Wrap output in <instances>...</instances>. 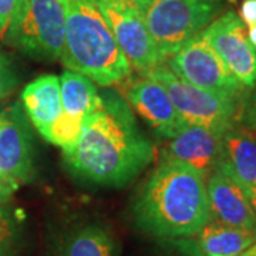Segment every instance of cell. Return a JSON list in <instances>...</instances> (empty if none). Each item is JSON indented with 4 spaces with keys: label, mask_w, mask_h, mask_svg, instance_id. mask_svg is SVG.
I'll return each mask as SVG.
<instances>
[{
    "label": "cell",
    "mask_w": 256,
    "mask_h": 256,
    "mask_svg": "<svg viewBox=\"0 0 256 256\" xmlns=\"http://www.w3.org/2000/svg\"><path fill=\"white\" fill-rule=\"evenodd\" d=\"M166 60V66L178 77L205 92L240 98L248 90L226 68L201 33Z\"/></svg>",
    "instance_id": "7"
},
{
    "label": "cell",
    "mask_w": 256,
    "mask_h": 256,
    "mask_svg": "<svg viewBox=\"0 0 256 256\" xmlns=\"http://www.w3.org/2000/svg\"><path fill=\"white\" fill-rule=\"evenodd\" d=\"M206 180L210 218L230 226L256 230V214L246 192L218 168Z\"/></svg>",
    "instance_id": "12"
},
{
    "label": "cell",
    "mask_w": 256,
    "mask_h": 256,
    "mask_svg": "<svg viewBox=\"0 0 256 256\" xmlns=\"http://www.w3.org/2000/svg\"><path fill=\"white\" fill-rule=\"evenodd\" d=\"M122 98L137 111L158 136L164 138L175 137L184 127L185 120L175 110L168 94L158 82L141 74L140 77H127L118 82Z\"/></svg>",
    "instance_id": "11"
},
{
    "label": "cell",
    "mask_w": 256,
    "mask_h": 256,
    "mask_svg": "<svg viewBox=\"0 0 256 256\" xmlns=\"http://www.w3.org/2000/svg\"><path fill=\"white\" fill-rule=\"evenodd\" d=\"M60 60L67 70L90 77L100 86H112L131 76L96 0H66V30Z\"/></svg>",
    "instance_id": "3"
},
{
    "label": "cell",
    "mask_w": 256,
    "mask_h": 256,
    "mask_svg": "<svg viewBox=\"0 0 256 256\" xmlns=\"http://www.w3.org/2000/svg\"><path fill=\"white\" fill-rule=\"evenodd\" d=\"M23 224L12 206L0 205V256H18Z\"/></svg>",
    "instance_id": "19"
},
{
    "label": "cell",
    "mask_w": 256,
    "mask_h": 256,
    "mask_svg": "<svg viewBox=\"0 0 256 256\" xmlns=\"http://www.w3.org/2000/svg\"><path fill=\"white\" fill-rule=\"evenodd\" d=\"M18 0H0V38H4Z\"/></svg>",
    "instance_id": "23"
},
{
    "label": "cell",
    "mask_w": 256,
    "mask_h": 256,
    "mask_svg": "<svg viewBox=\"0 0 256 256\" xmlns=\"http://www.w3.org/2000/svg\"><path fill=\"white\" fill-rule=\"evenodd\" d=\"M162 86L175 110L192 126H201L222 136L236 127L239 100L205 92L182 80L166 66L160 64L144 74Z\"/></svg>",
    "instance_id": "6"
},
{
    "label": "cell",
    "mask_w": 256,
    "mask_h": 256,
    "mask_svg": "<svg viewBox=\"0 0 256 256\" xmlns=\"http://www.w3.org/2000/svg\"><path fill=\"white\" fill-rule=\"evenodd\" d=\"M206 180L190 165L161 158L132 204L138 228L151 236H195L210 220Z\"/></svg>",
    "instance_id": "2"
},
{
    "label": "cell",
    "mask_w": 256,
    "mask_h": 256,
    "mask_svg": "<svg viewBox=\"0 0 256 256\" xmlns=\"http://www.w3.org/2000/svg\"><path fill=\"white\" fill-rule=\"evenodd\" d=\"M82 124H84L82 117L70 116L63 111L60 117L47 130L43 138L54 146H62L63 151H68L77 144L82 134Z\"/></svg>",
    "instance_id": "20"
},
{
    "label": "cell",
    "mask_w": 256,
    "mask_h": 256,
    "mask_svg": "<svg viewBox=\"0 0 256 256\" xmlns=\"http://www.w3.org/2000/svg\"><path fill=\"white\" fill-rule=\"evenodd\" d=\"M248 192L256 185V136L234 127L220 137L216 166Z\"/></svg>",
    "instance_id": "15"
},
{
    "label": "cell",
    "mask_w": 256,
    "mask_h": 256,
    "mask_svg": "<svg viewBox=\"0 0 256 256\" xmlns=\"http://www.w3.org/2000/svg\"><path fill=\"white\" fill-rule=\"evenodd\" d=\"M220 137L208 128L188 124L170 138L162 156L190 165L206 180L218 162Z\"/></svg>",
    "instance_id": "13"
},
{
    "label": "cell",
    "mask_w": 256,
    "mask_h": 256,
    "mask_svg": "<svg viewBox=\"0 0 256 256\" xmlns=\"http://www.w3.org/2000/svg\"><path fill=\"white\" fill-rule=\"evenodd\" d=\"M222 9V0H154L142 18L166 60L202 33Z\"/></svg>",
    "instance_id": "5"
},
{
    "label": "cell",
    "mask_w": 256,
    "mask_h": 256,
    "mask_svg": "<svg viewBox=\"0 0 256 256\" xmlns=\"http://www.w3.org/2000/svg\"><path fill=\"white\" fill-rule=\"evenodd\" d=\"M0 175L18 184L34 175L33 134L20 102L0 111Z\"/></svg>",
    "instance_id": "10"
},
{
    "label": "cell",
    "mask_w": 256,
    "mask_h": 256,
    "mask_svg": "<svg viewBox=\"0 0 256 256\" xmlns=\"http://www.w3.org/2000/svg\"><path fill=\"white\" fill-rule=\"evenodd\" d=\"M22 104L28 118L43 137L63 112L60 78L56 76H43L28 82L22 92Z\"/></svg>",
    "instance_id": "16"
},
{
    "label": "cell",
    "mask_w": 256,
    "mask_h": 256,
    "mask_svg": "<svg viewBox=\"0 0 256 256\" xmlns=\"http://www.w3.org/2000/svg\"><path fill=\"white\" fill-rule=\"evenodd\" d=\"M60 96L63 111L86 118L101 106V96L90 77L66 70L60 78Z\"/></svg>",
    "instance_id": "18"
},
{
    "label": "cell",
    "mask_w": 256,
    "mask_h": 256,
    "mask_svg": "<svg viewBox=\"0 0 256 256\" xmlns=\"http://www.w3.org/2000/svg\"><path fill=\"white\" fill-rule=\"evenodd\" d=\"M248 198H249V202H250V205H252V208H254L256 214V185L248 192Z\"/></svg>",
    "instance_id": "28"
},
{
    "label": "cell",
    "mask_w": 256,
    "mask_h": 256,
    "mask_svg": "<svg viewBox=\"0 0 256 256\" xmlns=\"http://www.w3.org/2000/svg\"><path fill=\"white\" fill-rule=\"evenodd\" d=\"M100 96L101 106L84 118L77 144L63 151V156L82 182L120 188L150 165L154 146L141 132L127 101L114 92Z\"/></svg>",
    "instance_id": "1"
},
{
    "label": "cell",
    "mask_w": 256,
    "mask_h": 256,
    "mask_svg": "<svg viewBox=\"0 0 256 256\" xmlns=\"http://www.w3.org/2000/svg\"><path fill=\"white\" fill-rule=\"evenodd\" d=\"M168 246L171 250L168 256H202L194 238L170 239Z\"/></svg>",
    "instance_id": "22"
},
{
    "label": "cell",
    "mask_w": 256,
    "mask_h": 256,
    "mask_svg": "<svg viewBox=\"0 0 256 256\" xmlns=\"http://www.w3.org/2000/svg\"><path fill=\"white\" fill-rule=\"evenodd\" d=\"M201 36L220 56L230 73L245 88L256 86V50L248 38L244 22L232 10L210 22Z\"/></svg>",
    "instance_id": "9"
},
{
    "label": "cell",
    "mask_w": 256,
    "mask_h": 256,
    "mask_svg": "<svg viewBox=\"0 0 256 256\" xmlns=\"http://www.w3.org/2000/svg\"><path fill=\"white\" fill-rule=\"evenodd\" d=\"M192 238L202 256H240L256 244V230L230 226L210 218Z\"/></svg>",
    "instance_id": "17"
},
{
    "label": "cell",
    "mask_w": 256,
    "mask_h": 256,
    "mask_svg": "<svg viewBox=\"0 0 256 256\" xmlns=\"http://www.w3.org/2000/svg\"><path fill=\"white\" fill-rule=\"evenodd\" d=\"M96 3L131 68L140 74H146L156 66L164 64L165 58L158 52L140 13L116 0H96Z\"/></svg>",
    "instance_id": "8"
},
{
    "label": "cell",
    "mask_w": 256,
    "mask_h": 256,
    "mask_svg": "<svg viewBox=\"0 0 256 256\" xmlns=\"http://www.w3.org/2000/svg\"><path fill=\"white\" fill-rule=\"evenodd\" d=\"M116 2H118L120 4H122V6H126V8L136 10V12L140 13L141 16H144V13H146V9L152 4L154 0H116Z\"/></svg>",
    "instance_id": "26"
},
{
    "label": "cell",
    "mask_w": 256,
    "mask_h": 256,
    "mask_svg": "<svg viewBox=\"0 0 256 256\" xmlns=\"http://www.w3.org/2000/svg\"><path fill=\"white\" fill-rule=\"evenodd\" d=\"M229 3H236V0H228Z\"/></svg>",
    "instance_id": "29"
},
{
    "label": "cell",
    "mask_w": 256,
    "mask_h": 256,
    "mask_svg": "<svg viewBox=\"0 0 256 256\" xmlns=\"http://www.w3.org/2000/svg\"><path fill=\"white\" fill-rule=\"evenodd\" d=\"M248 38H249L250 44L255 47L256 50V24L252 26V28H249V30H248Z\"/></svg>",
    "instance_id": "27"
},
{
    "label": "cell",
    "mask_w": 256,
    "mask_h": 256,
    "mask_svg": "<svg viewBox=\"0 0 256 256\" xmlns=\"http://www.w3.org/2000/svg\"><path fill=\"white\" fill-rule=\"evenodd\" d=\"M66 0H18L4 38L36 60H58L64 44Z\"/></svg>",
    "instance_id": "4"
},
{
    "label": "cell",
    "mask_w": 256,
    "mask_h": 256,
    "mask_svg": "<svg viewBox=\"0 0 256 256\" xmlns=\"http://www.w3.org/2000/svg\"><path fill=\"white\" fill-rule=\"evenodd\" d=\"M18 82L16 68L2 48H0V101L6 98L16 88Z\"/></svg>",
    "instance_id": "21"
},
{
    "label": "cell",
    "mask_w": 256,
    "mask_h": 256,
    "mask_svg": "<svg viewBox=\"0 0 256 256\" xmlns=\"http://www.w3.org/2000/svg\"><path fill=\"white\" fill-rule=\"evenodd\" d=\"M239 18L246 24L248 28H252L256 24V0H244L239 10Z\"/></svg>",
    "instance_id": "24"
},
{
    "label": "cell",
    "mask_w": 256,
    "mask_h": 256,
    "mask_svg": "<svg viewBox=\"0 0 256 256\" xmlns=\"http://www.w3.org/2000/svg\"><path fill=\"white\" fill-rule=\"evenodd\" d=\"M52 256H120L118 240L106 224L82 220L62 230Z\"/></svg>",
    "instance_id": "14"
},
{
    "label": "cell",
    "mask_w": 256,
    "mask_h": 256,
    "mask_svg": "<svg viewBox=\"0 0 256 256\" xmlns=\"http://www.w3.org/2000/svg\"><path fill=\"white\" fill-rule=\"evenodd\" d=\"M18 188V182L0 175V205H4Z\"/></svg>",
    "instance_id": "25"
}]
</instances>
